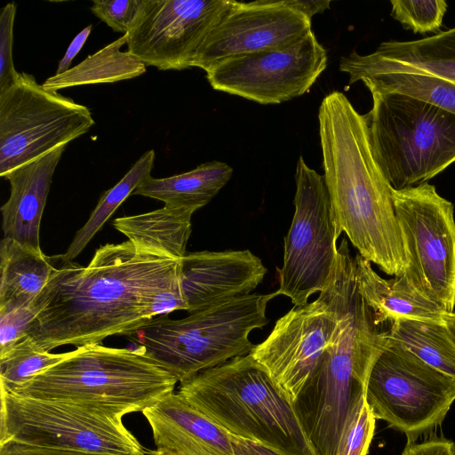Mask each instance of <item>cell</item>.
<instances>
[{
	"instance_id": "cell-30",
	"label": "cell",
	"mask_w": 455,
	"mask_h": 455,
	"mask_svg": "<svg viewBox=\"0 0 455 455\" xmlns=\"http://www.w3.org/2000/svg\"><path fill=\"white\" fill-rule=\"evenodd\" d=\"M391 15L414 33L436 32L447 11L443 0H392Z\"/></svg>"
},
{
	"instance_id": "cell-4",
	"label": "cell",
	"mask_w": 455,
	"mask_h": 455,
	"mask_svg": "<svg viewBox=\"0 0 455 455\" xmlns=\"http://www.w3.org/2000/svg\"><path fill=\"white\" fill-rule=\"evenodd\" d=\"M180 383L178 393L230 435L281 455H316L293 403L251 354Z\"/></svg>"
},
{
	"instance_id": "cell-41",
	"label": "cell",
	"mask_w": 455,
	"mask_h": 455,
	"mask_svg": "<svg viewBox=\"0 0 455 455\" xmlns=\"http://www.w3.org/2000/svg\"><path fill=\"white\" fill-rule=\"evenodd\" d=\"M146 455H181V454L177 453L172 451H170V450L156 448V450H148V451Z\"/></svg>"
},
{
	"instance_id": "cell-5",
	"label": "cell",
	"mask_w": 455,
	"mask_h": 455,
	"mask_svg": "<svg viewBox=\"0 0 455 455\" xmlns=\"http://www.w3.org/2000/svg\"><path fill=\"white\" fill-rule=\"evenodd\" d=\"M177 379L140 349L89 344L38 372L12 393L69 402L121 417L173 392Z\"/></svg>"
},
{
	"instance_id": "cell-24",
	"label": "cell",
	"mask_w": 455,
	"mask_h": 455,
	"mask_svg": "<svg viewBox=\"0 0 455 455\" xmlns=\"http://www.w3.org/2000/svg\"><path fill=\"white\" fill-rule=\"evenodd\" d=\"M233 169L220 161L199 164L195 169L167 178L148 177L132 193L156 199L165 206L194 212L206 205L228 182Z\"/></svg>"
},
{
	"instance_id": "cell-33",
	"label": "cell",
	"mask_w": 455,
	"mask_h": 455,
	"mask_svg": "<svg viewBox=\"0 0 455 455\" xmlns=\"http://www.w3.org/2000/svg\"><path fill=\"white\" fill-rule=\"evenodd\" d=\"M36 314L35 302L0 312V355L29 334Z\"/></svg>"
},
{
	"instance_id": "cell-2",
	"label": "cell",
	"mask_w": 455,
	"mask_h": 455,
	"mask_svg": "<svg viewBox=\"0 0 455 455\" xmlns=\"http://www.w3.org/2000/svg\"><path fill=\"white\" fill-rule=\"evenodd\" d=\"M323 179L338 234L387 275L406 264L392 188L371 152L366 124L340 92L326 95L318 112Z\"/></svg>"
},
{
	"instance_id": "cell-20",
	"label": "cell",
	"mask_w": 455,
	"mask_h": 455,
	"mask_svg": "<svg viewBox=\"0 0 455 455\" xmlns=\"http://www.w3.org/2000/svg\"><path fill=\"white\" fill-rule=\"evenodd\" d=\"M67 145L10 171L3 178L11 186L2 205L4 238L41 251L40 225L54 171Z\"/></svg>"
},
{
	"instance_id": "cell-32",
	"label": "cell",
	"mask_w": 455,
	"mask_h": 455,
	"mask_svg": "<svg viewBox=\"0 0 455 455\" xmlns=\"http://www.w3.org/2000/svg\"><path fill=\"white\" fill-rule=\"evenodd\" d=\"M16 9V4L12 2L0 12V92L12 86L20 75L14 67L12 56Z\"/></svg>"
},
{
	"instance_id": "cell-11",
	"label": "cell",
	"mask_w": 455,
	"mask_h": 455,
	"mask_svg": "<svg viewBox=\"0 0 455 455\" xmlns=\"http://www.w3.org/2000/svg\"><path fill=\"white\" fill-rule=\"evenodd\" d=\"M93 125L87 107L20 73L0 92V176L68 145Z\"/></svg>"
},
{
	"instance_id": "cell-8",
	"label": "cell",
	"mask_w": 455,
	"mask_h": 455,
	"mask_svg": "<svg viewBox=\"0 0 455 455\" xmlns=\"http://www.w3.org/2000/svg\"><path fill=\"white\" fill-rule=\"evenodd\" d=\"M121 416L81 404L1 391L0 443L114 455H146Z\"/></svg>"
},
{
	"instance_id": "cell-23",
	"label": "cell",
	"mask_w": 455,
	"mask_h": 455,
	"mask_svg": "<svg viewBox=\"0 0 455 455\" xmlns=\"http://www.w3.org/2000/svg\"><path fill=\"white\" fill-rule=\"evenodd\" d=\"M194 212L164 205L149 212L117 218L113 226L139 249L181 259L187 254Z\"/></svg>"
},
{
	"instance_id": "cell-1",
	"label": "cell",
	"mask_w": 455,
	"mask_h": 455,
	"mask_svg": "<svg viewBox=\"0 0 455 455\" xmlns=\"http://www.w3.org/2000/svg\"><path fill=\"white\" fill-rule=\"evenodd\" d=\"M57 268L35 299L29 336L50 352L131 335L165 314L181 291L180 259L137 248L129 240L98 248L86 267L56 255Z\"/></svg>"
},
{
	"instance_id": "cell-22",
	"label": "cell",
	"mask_w": 455,
	"mask_h": 455,
	"mask_svg": "<svg viewBox=\"0 0 455 455\" xmlns=\"http://www.w3.org/2000/svg\"><path fill=\"white\" fill-rule=\"evenodd\" d=\"M57 268L56 255L12 239L0 242V312L29 305L42 292Z\"/></svg>"
},
{
	"instance_id": "cell-6",
	"label": "cell",
	"mask_w": 455,
	"mask_h": 455,
	"mask_svg": "<svg viewBox=\"0 0 455 455\" xmlns=\"http://www.w3.org/2000/svg\"><path fill=\"white\" fill-rule=\"evenodd\" d=\"M277 295L238 296L179 320L162 315L129 336L135 335L139 349L181 382L249 355L255 346L249 335L267 324V306Z\"/></svg>"
},
{
	"instance_id": "cell-16",
	"label": "cell",
	"mask_w": 455,
	"mask_h": 455,
	"mask_svg": "<svg viewBox=\"0 0 455 455\" xmlns=\"http://www.w3.org/2000/svg\"><path fill=\"white\" fill-rule=\"evenodd\" d=\"M311 31V20L306 15L279 0H230L201 44L192 67L207 72L230 59L291 45Z\"/></svg>"
},
{
	"instance_id": "cell-36",
	"label": "cell",
	"mask_w": 455,
	"mask_h": 455,
	"mask_svg": "<svg viewBox=\"0 0 455 455\" xmlns=\"http://www.w3.org/2000/svg\"><path fill=\"white\" fill-rule=\"evenodd\" d=\"M402 455H455V443L440 437H433L421 443L408 442Z\"/></svg>"
},
{
	"instance_id": "cell-12",
	"label": "cell",
	"mask_w": 455,
	"mask_h": 455,
	"mask_svg": "<svg viewBox=\"0 0 455 455\" xmlns=\"http://www.w3.org/2000/svg\"><path fill=\"white\" fill-rule=\"evenodd\" d=\"M295 182V211L284 237L276 291L290 298L294 306H303L329 283L339 235L323 176L308 167L302 156L297 163Z\"/></svg>"
},
{
	"instance_id": "cell-28",
	"label": "cell",
	"mask_w": 455,
	"mask_h": 455,
	"mask_svg": "<svg viewBox=\"0 0 455 455\" xmlns=\"http://www.w3.org/2000/svg\"><path fill=\"white\" fill-rule=\"evenodd\" d=\"M371 92L406 95L455 114V84L445 79L414 72L387 71L359 76Z\"/></svg>"
},
{
	"instance_id": "cell-10",
	"label": "cell",
	"mask_w": 455,
	"mask_h": 455,
	"mask_svg": "<svg viewBox=\"0 0 455 455\" xmlns=\"http://www.w3.org/2000/svg\"><path fill=\"white\" fill-rule=\"evenodd\" d=\"M365 400L376 419L415 442L444 419L455 401V379L387 337L371 369Z\"/></svg>"
},
{
	"instance_id": "cell-13",
	"label": "cell",
	"mask_w": 455,
	"mask_h": 455,
	"mask_svg": "<svg viewBox=\"0 0 455 455\" xmlns=\"http://www.w3.org/2000/svg\"><path fill=\"white\" fill-rule=\"evenodd\" d=\"M326 66V50L311 31L291 45L225 60L206 78L217 91L279 104L307 92Z\"/></svg>"
},
{
	"instance_id": "cell-39",
	"label": "cell",
	"mask_w": 455,
	"mask_h": 455,
	"mask_svg": "<svg viewBox=\"0 0 455 455\" xmlns=\"http://www.w3.org/2000/svg\"><path fill=\"white\" fill-rule=\"evenodd\" d=\"M280 3L287 7L293 9L304 15L310 20L315 14L322 13L330 9L331 1L329 0H279Z\"/></svg>"
},
{
	"instance_id": "cell-26",
	"label": "cell",
	"mask_w": 455,
	"mask_h": 455,
	"mask_svg": "<svg viewBox=\"0 0 455 455\" xmlns=\"http://www.w3.org/2000/svg\"><path fill=\"white\" fill-rule=\"evenodd\" d=\"M387 334L392 341L455 379V342L444 321L399 319L391 323Z\"/></svg>"
},
{
	"instance_id": "cell-15",
	"label": "cell",
	"mask_w": 455,
	"mask_h": 455,
	"mask_svg": "<svg viewBox=\"0 0 455 455\" xmlns=\"http://www.w3.org/2000/svg\"><path fill=\"white\" fill-rule=\"evenodd\" d=\"M339 327L324 291L312 302L294 306L280 317L250 353L293 403L318 366Z\"/></svg>"
},
{
	"instance_id": "cell-35",
	"label": "cell",
	"mask_w": 455,
	"mask_h": 455,
	"mask_svg": "<svg viewBox=\"0 0 455 455\" xmlns=\"http://www.w3.org/2000/svg\"><path fill=\"white\" fill-rule=\"evenodd\" d=\"M0 455H114L33 446L13 441L0 443Z\"/></svg>"
},
{
	"instance_id": "cell-7",
	"label": "cell",
	"mask_w": 455,
	"mask_h": 455,
	"mask_svg": "<svg viewBox=\"0 0 455 455\" xmlns=\"http://www.w3.org/2000/svg\"><path fill=\"white\" fill-rule=\"evenodd\" d=\"M363 116L373 157L394 190L427 183L455 162V114L395 92H371Z\"/></svg>"
},
{
	"instance_id": "cell-34",
	"label": "cell",
	"mask_w": 455,
	"mask_h": 455,
	"mask_svg": "<svg viewBox=\"0 0 455 455\" xmlns=\"http://www.w3.org/2000/svg\"><path fill=\"white\" fill-rule=\"evenodd\" d=\"M142 0H94L91 11L116 32L128 33Z\"/></svg>"
},
{
	"instance_id": "cell-19",
	"label": "cell",
	"mask_w": 455,
	"mask_h": 455,
	"mask_svg": "<svg viewBox=\"0 0 455 455\" xmlns=\"http://www.w3.org/2000/svg\"><path fill=\"white\" fill-rule=\"evenodd\" d=\"M141 412L156 448L181 455H233L231 435L179 393L168 394Z\"/></svg>"
},
{
	"instance_id": "cell-37",
	"label": "cell",
	"mask_w": 455,
	"mask_h": 455,
	"mask_svg": "<svg viewBox=\"0 0 455 455\" xmlns=\"http://www.w3.org/2000/svg\"><path fill=\"white\" fill-rule=\"evenodd\" d=\"M233 455H281L260 443L231 435Z\"/></svg>"
},
{
	"instance_id": "cell-9",
	"label": "cell",
	"mask_w": 455,
	"mask_h": 455,
	"mask_svg": "<svg viewBox=\"0 0 455 455\" xmlns=\"http://www.w3.org/2000/svg\"><path fill=\"white\" fill-rule=\"evenodd\" d=\"M406 264L400 278L445 313L455 309V220L451 202L427 183L392 189Z\"/></svg>"
},
{
	"instance_id": "cell-3",
	"label": "cell",
	"mask_w": 455,
	"mask_h": 455,
	"mask_svg": "<svg viewBox=\"0 0 455 455\" xmlns=\"http://www.w3.org/2000/svg\"><path fill=\"white\" fill-rule=\"evenodd\" d=\"M330 301L339 327L293 402L316 455H338L344 427L365 396L371 369L387 341L355 284L335 286Z\"/></svg>"
},
{
	"instance_id": "cell-21",
	"label": "cell",
	"mask_w": 455,
	"mask_h": 455,
	"mask_svg": "<svg viewBox=\"0 0 455 455\" xmlns=\"http://www.w3.org/2000/svg\"><path fill=\"white\" fill-rule=\"evenodd\" d=\"M357 290L371 310L377 325L399 319L441 322L445 313L436 304L411 290L400 278L385 279L358 252L354 257Z\"/></svg>"
},
{
	"instance_id": "cell-14",
	"label": "cell",
	"mask_w": 455,
	"mask_h": 455,
	"mask_svg": "<svg viewBox=\"0 0 455 455\" xmlns=\"http://www.w3.org/2000/svg\"><path fill=\"white\" fill-rule=\"evenodd\" d=\"M230 0H142L127 34V52L159 70L192 67Z\"/></svg>"
},
{
	"instance_id": "cell-38",
	"label": "cell",
	"mask_w": 455,
	"mask_h": 455,
	"mask_svg": "<svg viewBox=\"0 0 455 455\" xmlns=\"http://www.w3.org/2000/svg\"><path fill=\"white\" fill-rule=\"evenodd\" d=\"M92 25L90 24L83 28L71 41L64 56L60 60L55 75H60L69 69L75 57L78 54L84 44H85L91 31Z\"/></svg>"
},
{
	"instance_id": "cell-29",
	"label": "cell",
	"mask_w": 455,
	"mask_h": 455,
	"mask_svg": "<svg viewBox=\"0 0 455 455\" xmlns=\"http://www.w3.org/2000/svg\"><path fill=\"white\" fill-rule=\"evenodd\" d=\"M69 354L50 353L28 335L0 355V390L12 393L33 376L60 362Z\"/></svg>"
},
{
	"instance_id": "cell-27",
	"label": "cell",
	"mask_w": 455,
	"mask_h": 455,
	"mask_svg": "<svg viewBox=\"0 0 455 455\" xmlns=\"http://www.w3.org/2000/svg\"><path fill=\"white\" fill-rule=\"evenodd\" d=\"M156 153L154 149L145 152L131 167L127 173L113 188L100 198L95 209L85 224L77 230L63 257L74 259L111 217L116 210L134 190L151 175Z\"/></svg>"
},
{
	"instance_id": "cell-25",
	"label": "cell",
	"mask_w": 455,
	"mask_h": 455,
	"mask_svg": "<svg viewBox=\"0 0 455 455\" xmlns=\"http://www.w3.org/2000/svg\"><path fill=\"white\" fill-rule=\"evenodd\" d=\"M127 34L89 55L66 72L48 77L42 86L57 92L60 89L114 83L137 77L146 72V65L129 52H122Z\"/></svg>"
},
{
	"instance_id": "cell-17",
	"label": "cell",
	"mask_w": 455,
	"mask_h": 455,
	"mask_svg": "<svg viewBox=\"0 0 455 455\" xmlns=\"http://www.w3.org/2000/svg\"><path fill=\"white\" fill-rule=\"evenodd\" d=\"M267 268L250 250L202 251L180 259V282L193 314L251 294L262 282Z\"/></svg>"
},
{
	"instance_id": "cell-40",
	"label": "cell",
	"mask_w": 455,
	"mask_h": 455,
	"mask_svg": "<svg viewBox=\"0 0 455 455\" xmlns=\"http://www.w3.org/2000/svg\"><path fill=\"white\" fill-rule=\"evenodd\" d=\"M443 321L455 342V311L445 314Z\"/></svg>"
},
{
	"instance_id": "cell-31",
	"label": "cell",
	"mask_w": 455,
	"mask_h": 455,
	"mask_svg": "<svg viewBox=\"0 0 455 455\" xmlns=\"http://www.w3.org/2000/svg\"><path fill=\"white\" fill-rule=\"evenodd\" d=\"M376 418L363 396L350 414L341 434L338 455H367Z\"/></svg>"
},
{
	"instance_id": "cell-18",
	"label": "cell",
	"mask_w": 455,
	"mask_h": 455,
	"mask_svg": "<svg viewBox=\"0 0 455 455\" xmlns=\"http://www.w3.org/2000/svg\"><path fill=\"white\" fill-rule=\"evenodd\" d=\"M339 70L348 84L363 75L403 71L435 76L455 84V27L414 41L389 40L362 55L355 51L339 60Z\"/></svg>"
}]
</instances>
